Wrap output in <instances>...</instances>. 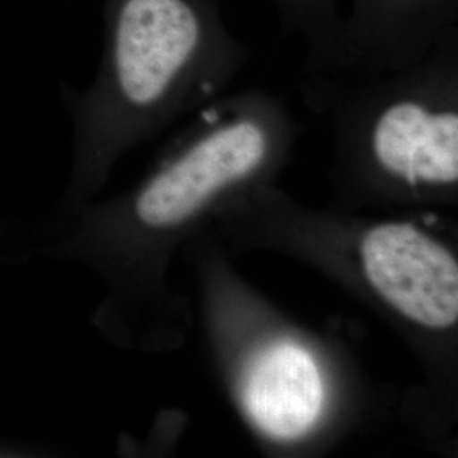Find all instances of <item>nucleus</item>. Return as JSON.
<instances>
[{"label":"nucleus","mask_w":458,"mask_h":458,"mask_svg":"<svg viewBox=\"0 0 458 458\" xmlns=\"http://www.w3.org/2000/svg\"><path fill=\"white\" fill-rule=\"evenodd\" d=\"M360 255L370 284L397 311L435 329L457 323V262L440 243L391 223L365 234Z\"/></svg>","instance_id":"f257e3e1"},{"label":"nucleus","mask_w":458,"mask_h":458,"mask_svg":"<svg viewBox=\"0 0 458 458\" xmlns=\"http://www.w3.org/2000/svg\"><path fill=\"white\" fill-rule=\"evenodd\" d=\"M374 153L387 172L416 183L458 179V115L399 102L378 117Z\"/></svg>","instance_id":"39448f33"},{"label":"nucleus","mask_w":458,"mask_h":458,"mask_svg":"<svg viewBox=\"0 0 458 458\" xmlns=\"http://www.w3.org/2000/svg\"><path fill=\"white\" fill-rule=\"evenodd\" d=\"M197 41L196 13L185 0H123L113 47V75L123 102L132 109L157 104Z\"/></svg>","instance_id":"f03ea898"},{"label":"nucleus","mask_w":458,"mask_h":458,"mask_svg":"<svg viewBox=\"0 0 458 458\" xmlns=\"http://www.w3.org/2000/svg\"><path fill=\"white\" fill-rule=\"evenodd\" d=\"M325 391L310 352L294 344L267 348L251 363L243 403L251 421L276 440L308 433L323 408Z\"/></svg>","instance_id":"20e7f679"},{"label":"nucleus","mask_w":458,"mask_h":458,"mask_svg":"<svg viewBox=\"0 0 458 458\" xmlns=\"http://www.w3.org/2000/svg\"><path fill=\"white\" fill-rule=\"evenodd\" d=\"M265 149V132L248 121L213 132L140 192L136 219L149 229L181 225L216 191L255 170Z\"/></svg>","instance_id":"7ed1b4c3"}]
</instances>
